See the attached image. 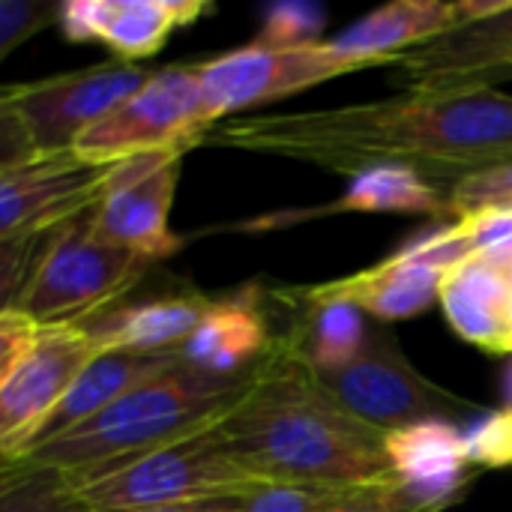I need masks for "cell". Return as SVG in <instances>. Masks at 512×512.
Wrapping results in <instances>:
<instances>
[{"label": "cell", "mask_w": 512, "mask_h": 512, "mask_svg": "<svg viewBox=\"0 0 512 512\" xmlns=\"http://www.w3.org/2000/svg\"><path fill=\"white\" fill-rule=\"evenodd\" d=\"M441 306L450 327L471 345L512 354V273L489 255H474L447 270Z\"/></svg>", "instance_id": "e0dca14e"}, {"label": "cell", "mask_w": 512, "mask_h": 512, "mask_svg": "<svg viewBox=\"0 0 512 512\" xmlns=\"http://www.w3.org/2000/svg\"><path fill=\"white\" fill-rule=\"evenodd\" d=\"M57 12L60 6H51L45 0H0V57L12 54Z\"/></svg>", "instance_id": "f1b7e54d"}, {"label": "cell", "mask_w": 512, "mask_h": 512, "mask_svg": "<svg viewBox=\"0 0 512 512\" xmlns=\"http://www.w3.org/2000/svg\"><path fill=\"white\" fill-rule=\"evenodd\" d=\"M39 324L18 309H0V381L15 372V366L33 351L39 339Z\"/></svg>", "instance_id": "f546056e"}, {"label": "cell", "mask_w": 512, "mask_h": 512, "mask_svg": "<svg viewBox=\"0 0 512 512\" xmlns=\"http://www.w3.org/2000/svg\"><path fill=\"white\" fill-rule=\"evenodd\" d=\"M183 360L180 351H159V354H135V351H99L75 378V384L69 387V393L63 396V402L54 408V414L42 423V429L36 432L33 444L24 450L30 453L33 447H42L45 441L87 423L90 417H96L99 411H105L108 405H114L120 396H126L129 390H135L138 384L168 372L171 366H177ZM21 453V456H24ZM18 456V459H21Z\"/></svg>", "instance_id": "ffe728a7"}, {"label": "cell", "mask_w": 512, "mask_h": 512, "mask_svg": "<svg viewBox=\"0 0 512 512\" xmlns=\"http://www.w3.org/2000/svg\"><path fill=\"white\" fill-rule=\"evenodd\" d=\"M0 512H84L69 477L57 468L3 462Z\"/></svg>", "instance_id": "cb8c5ba5"}, {"label": "cell", "mask_w": 512, "mask_h": 512, "mask_svg": "<svg viewBox=\"0 0 512 512\" xmlns=\"http://www.w3.org/2000/svg\"><path fill=\"white\" fill-rule=\"evenodd\" d=\"M444 276H447V270H441V267L390 255L387 261H381L363 273L306 288L303 294L315 297V300L354 303L360 312H369L378 321H405V318L423 315L435 300H441Z\"/></svg>", "instance_id": "44dd1931"}, {"label": "cell", "mask_w": 512, "mask_h": 512, "mask_svg": "<svg viewBox=\"0 0 512 512\" xmlns=\"http://www.w3.org/2000/svg\"><path fill=\"white\" fill-rule=\"evenodd\" d=\"M258 483L231 453L219 423L72 486L84 512H135L252 492Z\"/></svg>", "instance_id": "277c9868"}, {"label": "cell", "mask_w": 512, "mask_h": 512, "mask_svg": "<svg viewBox=\"0 0 512 512\" xmlns=\"http://www.w3.org/2000/svg\"><path fill=\"white\" fill-rule=\"evenodd\" d=\"M117 165V162H114ZM114 165L81 159L75 150L36 156L0 174V243L27 240L90 210Z\"/></svg>", "instance_id": "7c38bea8"}, {"label": "cell", "mask_w": 512, "mask_h": 512, "mask_svg": "<svg viewBox=\"0 0 512 512\" xmlns=\"http://www.w3.org/2000/svg\"><path fill=\"white\" fill-rule=\"evenodd\" d=\"M453 27H459L456 3L396 0L357 18L336 39H327V48L354 69H366L378 63H396L405 51Z\"/></svg>", "instance_id": "2e32d148"}, {"label": "cell", "mask_w": 512, "mask_h": 512, "mask_svg": "<svg viewBox=\"0 0 512 512\" xmlns=\"http://www.w3.org/2000/svg\"><path fill=\"white\" fill-rule=\"evenodd\" d=\"M195 66L210 129L216 126V120H225L234 111L282 99L309 90L321 81L354 72V66L339 60L327 48V42L300 48H261L252 42L246 48H234Z\"/></svg>", "instance_id": "9c48e42d"}, {"label": "cell", "mask_w": 512, "mask_h": 512, "mask_svg": "<svg viewBox=\"0 0 512 512\" xmlns=\"http://www.w3.org/2000/svg\"><path fill=\"white\" fill-rule=\"evenodd\" d=\"M258 366L240 375H213L180 360L87 423L33 447L15 462L57 468L72 486L90 483L129 459L225 420L252 390Z\"/></svg>", "instance_id": "3957f363"}, {"label": "cell", "mask_w": 512, "mask_h": 512, "mask_svg": "<svg viewBox=\"0 0 512 512\" xmlns=\"http://www.w3.org/2000/svg\"><path fill=\"white\" fill-rule=\"evenodd\" d=\"M303 300L309 303V318L303 336L294 339V345L312 372L327 375L354 363L369 339L366 312L345 300H315L306 294Z\"/></svg>", "instance_id": "603a6c76"}, {"label": "cell", "mask_w": 512, "mask_h": 512, "mask_svg": "<svg viewBox=\"0 0 512 512\" xmlns=\"http://www.w3.org/2000/svg\"><path fill=\"white\" fill-rule=\"evenodd\" d=\"M153 261L105 243L93 234V207L60 225L30 282L9 309L24 312L39 327L81 324L120 303Z\"/></svg>", "instance_id": "5b68a950"}, {"label": "cell", "mask_w": 512, "mask_h": 512, "mask_svg": "<svg viewBox=\"0 0 512 512\" xmlns=\"http://www.w3.org/2000/svg\"><path fill=\"white\" fill-rule=\"evenodd\" d=\"M336 512H441L426 507L417 495H411L402 483H378L357 489L354 498Z\"/></svg>", "instance_id": "4dcf8cb0"}, {"label": "cell", "mask_w": 512, "mask_h": 512, "mask_svg": "<svg viewBox=\"0 0 512 512\" xmlns=\"http://www.w3.org/2000/svg\"><path fill=\"white\" fill-rule=\"evenodd\" d=\"M354 492L357 489H321V486L264 483V486H258L249 495L243 512H336L354 498Z\"/></svg>", "instance_id": "484cf974"}, {"label": "cell", "mask_w": 512, "mask_h": 512, "mask_svg": "<svg viewBox=\"0 0 512 512\" xmlns=\"http://www.w3.org/2000/svg\"><path fill=\"white\" fill-rule=\"evenodd\" d=\"M210 141L351 177L375 165H405L447 195L462 177L512 162V96L495 87L411 90L381 102L225 120L210 129Z\"/></svg>", "instance_id": "6da1fadb"}, {"label": "cell", "mask_w": 512, "mask_h": 512, "mask_svg": "<svg viewBox=\"0 0 512 512\" xmlns=\"http://www.w3.org/2000/svg\"><path fill=\"white\" fill-rule=\"evenodd\" d=\"M327 213H435L450 216L447 198L414 168L375 165L351 177V186L336 204L300 213L303 219Z\"/></svg>", "instance_id": "7402d4cb"}, {"label": "cell", "mask_w": 512, "mask_h": 512, "mask_svg": "<svg viewBox=\"0 0 512 512\" xmlns=\"http://www.w3.org/2000/svg\"><path fill=\"white\" fill-rule=\"evenodd\" d=\"M255 492V489H252ZM252 492L225 495V498H207V501H189V504H171V507H153V510L135 512H243Z\"/></svg>", "instance_id": "1f68e13d"}, {"label": "cell", "mask_w": 512, "mask_h": 512, "mask_svg": "<svg viewBox=\"0 0 512 512\" xmlns=\"http://www.w3.org/2000/svg\"><path fill=\"white\" fill-rule=\"evenodd\" d=\"M186 150H162L117 162L93 204V234L147 261L174 255L183 240L168 228Z\"/></svg>", "instance_id": "30bf717a"}, {"label": "cell", "mask_w": 512, "mask_h": 512, "mask_svg": "<svg viewBox=\"0 0 512 512\" xmlns=\"http://www.w3.org/2000/svg\"><path fill=\"white\" fill-rule=\"evenodd\" d=\"M444 198H447L450 216L456 219L477 213V210H492V207L512 210V162H501V165L462 177L459 183L447 189Z\"/></svg>", "instance_id": "4316f807"}, {"label": "cell", "mask_w": 512, "mask_h": 512, "mask_svg": "<svg viewBox=\"0 0 512 512\" xmlns=\"http://www.w3.org/2000/svg\"><path fill=\"white\" fill-rule=\"evenodd\" d=\"M327 18L324 9L315 3H303V0H285V3H273L264 12V27L255 39V45L261 48H300V45H315L321 42V30H324Z\"/></svg>", "instance_id": "d4e9b609"}, {"label": "cell", "mask_w": 512, "mask_h": 512, "mask_svg": "<svg viewBox=\"0 0 512 512\" xmlns=\"http://www.w3.org/2000/svg\"><path fill=\"white\" fill-rule=\"evenodd\" d=\"M150 69L126 60L99 63L81 72H63L27 84H9L0 108L12 111L39 156L69 153L75 141L150 81Z\"/></svg>", "instance_id": "ba28073f"}, {"label": "cell", "mask_w": 512, "mask_h": 512, "mask_svg": "<svg viewBox=\"0 0 512 512\" xmlns=\"http://www.w3.org/2000/svg\"><path fill=\"white\" fill-rule=\"evenodd\" d=\"M219 429L258 483L321 489L399 483L387 432L342 408L294 342L261 360L252 390Z\"/></svg>", "instance_id": "7a4b0ae2"}, {"label": "cell", "mask_w": 512, "mask_h": 512, "mask_svg": "<svg viewBox=\"0 0 512 512\" xmlns=\"http://www.w3.org/2000/svg\"><path fill=\"white\" fill-rule=\"evenodd\" d=\"M393 66L414 93L474 90L512 78V0L489 18L459 24L405 51Z\"/></svg>", "instance_id": "4fadbf2b"}, {"label": "cell", "mask_w": 512, "mask_h": 512, "mask_svg": "<svg viewBox=\"0 0 512 512\" xmlns=\"http://www.w3.org/2000/svg\"><path fill=\"white\" fill-rule=\"evenodd\" d=\"M96 345L75 324L42 327L33 351L0 381V453L15 462L42 423L63 402L81 369L96 357Z\"/></svg>", "instance_id": "8fae6325"}, {"label": "cell", "mask_w": 512, "mask_h": 512, "mask_svg": "<svg viewBox=\"0 0 512 512\" xmlns=\"http://www.w3.org/2000/svg\"><path fill=\"white\" fill-rule=\"evenodd\" d=\"M387 456L396 480L426 507L444 510L465 483V432L453 420H423L387 432Z\"/></svg>", "instance_id": "ac0fdd59"}, {"label": "cell", "mask_w": 512, "mask_h": 512, "mask_svg": "<svg viewBox=\"0 0 512 512\" xmlns=\"http://www.w3.org/2000/svg\"><path fill=\"white\" fill-rule=\"evenodd\" d=\"M210 306L213 297L204 294H159L135 303H114L75 327L87 333L96 351H180Z\"/></svg>", "instance_id": "9a60e30c"}, {"label": "cell", "mask_w": 512, "mask_h": 512, "mask_svg": "<svg viewBox=\"0 0 512 512\" xmlns=\"http://www.w3.org/2000/svg\"><path fill=\"white\" fill-rule=\"evenodd\" d=\"M207 12L201 0H66L57 24L66 39L108 45L117 60L135 63L156 54L177 27Z\"/></svg>", "instance_id": "5bb4252c"}, {"label": "cell", "mask_w": 512, "mask_h": 512, "mask_svg": "<svg viewBox=\"0 0 512 512\" xmlns=\"http://www.w3.org/2000/svg\"><path fill=\"white\" fill-rule=\"evenodd\" d=\"M318 375V372H315ZM327 393L363 423L396 432L423 420H453L477 405L429 381L384 327H369L366 348L345 369L318 375Z\"/></svg>", "instance_id": "52a82bcc"}, {"label": "cell", "mask_w": 512, "mask_h": 512, "mask_svg": "<svg viewBox=\"0 0 512 512\" xmlns=\"http://www.w3.org/2000/svg\"><path fill=\"white\" fill-rule=\"evenodd\" d=\"M270 351L267 321L255 288L213 300L204 321L183 342L180 354L189 366L213 375H240L255 369Z\"/></svg>", "instance_id": "d6986e66"}, {"label": "cell", "mask_w": 512, "mask_h": 512, "mask_svg": "<svg viewBox=\"0 0 512 512\" xmlns=\"http://www.w3.org/2000/svg\"><path fill=\"white\" fill-rule=\"evenodd\" d=\"M207 132L198 66H168L93 123L72 150L87 162L114 165L144 153L192 150Z\"/></svg>", "instance_id": "8992f818"}, {"label": "cell", "mask_w": 512, "mask_h": 512, "mask_svg": "<svg viewBox=\"0 0 512 512\" xmlns=\"http://www.w3.org/2000/svg\"><path fill=\"white\" fill-rule=\"evenodd\" d=\"M504 408L512 411V360L510 366H507V372H504Z\"/></svg>", "instance_id": "d6a6232c"}, {"label": "cell", "mask_w": 512, "mask_h": 512, "mask_svg": "<svg viewBox=\"0 0 512 512\" xmlns=\"http://www.w3.org/2000/svg\"><path fill=\"white\" fill-rule=\"evenodd\" d=\"M465 453L471 465L510 468L512 465V411H486L465 429Z\"/></svg>", "instance_id": "83f0119b"}]
</instances>
